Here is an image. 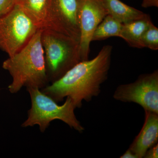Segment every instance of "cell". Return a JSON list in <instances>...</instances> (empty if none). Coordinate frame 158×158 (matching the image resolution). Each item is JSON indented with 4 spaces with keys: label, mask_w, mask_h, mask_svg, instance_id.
Listing matches in <instances>:
<instances>
[{
    "label": "cell",
    "mask_w": 158,
    "mask_h": 158,
    "mask_svg": "<svg viewBox=\"0 0 158 158\" xmlns=\"http://www.w3.org/2000/svg\"><path fill=\"white\" fill-rule=\"evenodd\" d=\"M113 46H103L91 60L79 62L56 81L40 90L57 103L69 97L76 108L82 102H89L101 93V87L107 79L111 65Z\"/></svg>",
    "instance_id": "obj_1"
},
{
    "label": "cell",
    "mask_w": 158,
    "mask_h": 158,
    "mask_svg": "<svg viewBox=\"0 0 158 158\" xmlns=\"http://www.w3.org/2000/svg\"><path fill=\"white\" fill-rule=\"evenodd\" d=\"M41 34L39 29L24 47L3 62L2 68L12 78L8 86L10 93H17L24 87L41 89L48 85Z\"/></svg>",
    "instance_id": "obj_2"
},
{
    "label": "cell",
    "mask_w": 158,
    "mask_h": 158,
    "mask_svg": "<svg viewBox=\"0 0 158 158\" xmlns=\"http://www.w3.org/2000/svg\"><path fill=\"white\" fill-rule=\"evenodd\" d=\"M41 30L47 76L52 83L81 61L79 42L50 29Z\"/></svg>",
    "instance_id": "obj_3"
},
{
    "label": "cell",
    "mask_w": 158,
    "mask_h": 158,
    "mask_svg": "<svg viewBox=\"0 0 158 158\" xmlns=\"http://www.w3.org/2000/svg\"><path fill=\"white\" fill-rule=\"evenodd\" d=\"M27 90L31 96V107L28 113L27 118L22 124L23 127L39 126L40 130L43 133L56 119L62 120L80 133L85 130L74 113L75 106L69 97L62 106L43 93L38 88H28Z\"/></svg>",
    "instance_id": "obj_4"
},
{
    "label": "cell",
    "mask_w": 158,
    "mask_h": 158,
    "mask_svg": "<svg viewBox=\"0 0 158 158\" xmlns=\"http://www.w3.org/2000/svg\"><path fill=\"white\" fill-rule=\"evenodd\" d=\"M39 29L20 6L15 4L11 11L0 17V49L9 57L14 56Z\"/></svg>",
    "instance_id": "obj_5"
},
{
    "label": "cell",
    "mask_w": 158,
    "mask_h": 158,
    "mask_svg": "<svg viewBox=\"0 0 158 158\" xmlns=\"http://www.w3.org/2000/svg\"><path fill=\"white\" fill-rule=\"evenodd\" d=\"M116 100L134 102L144 111L158 114V71L141 75L133 83L118 86L113 95Z\"/></svg>",
    "instance_id": "obj_6"
},
{
    "label": "cell",
    "mask_w": 158,
    "mask_h": 158,
    "mask_svg": "<svg viewBox=\"0 0 158 158\" xmlns=\"http://www.w3.org/2000/svg\"><path fill=\"white\" fill-rule=\"evenodd\" d=\"M80 0H48L42 28L50 29L80 41Z\"/></svg>",
    "instance_id": "obj_7"
},
{
    "label": "cell",
    "mask_w": 158,
    "mask_h": 158,
    "mask_svg": "<svg viewBox=\"0 0 158 158\" xmlns=\"http://www.w3.org/2000/svg\"><path fill=\"white\" fill-rule=\"evenodd\" d=\"M108 14L102 0H80L79 51L81 61L88 60L94 33Z\"/></svg>",
    "instance_id": "obj_8"
},
{
    "label": "cell",
    "mask_w": 158,
    "mask_h": 158,
    "mask_svg": "<svg viewBox=\"0 0 158 158\" xmlns=\"http://www.w3.org/2000/svg\"><path fill=\"white\" fill-rule=\"evenodd\" d=\"M144 112L143 127L129 148L138 158H144L148 150L158 143V114Z\"/></svg>",
    "instance_id": "obj_9"
},
{
    "label": "cell",
    "mask_w": 158,
    "mask_h": 158,
    "mask_svg": "<svg viewBox=\"0 0 158 158\" xmlns=\"http://www.w3.org/2000/svg\"><path fill=\"white\" fill-rule=\"evenodd\" d=\"M108 14L122 24L143 18L147 14L120 0H102Z\"/></svg>",
    "instance_id": "obj_10"
},
{
    "label": "cell",
    "mask_w": 158,
    "mask_h": 158,
    "mask_svg": "<svg viewBox=\"0 0 158 158\" xmlns=\"http://www.w3.org/2000/svg\"><path fill=\"white\" fill-rule=\"evenodd\" d=\"M152 22L149 15L141 19L122 24L121 38L132 47L141 48V37Z\"/></svg>",
    "instance_id": "obj_11"
},
{
    "label": "cell",
    "mask_w": 158,
    "mask_h": 158,
    "mask_svg": "<svg viewBox=\"0 0 158 158\" xmlns=\"http://www.w3.org/2000/svg\"><path fill=\"white\" fill-rule=\"evenodd\" d=\"M25 13L38 27L42 28L47 11L48 0H17Z\"/></svg>",
    "instance_id": "obj_12"
},
{
    "label": "cell",
    "mask_w": 158,
    "mask_h": 158,
    "mask_svg": "<svg viewBox=\"0 0 158 158\" xmlns=\"http://www.w3.org/2000/svg\"><path fill=\"white\" fill-rule=\"evenodd\" d=\"M122 24L108 14L94 31L92 41L104 40L111 37L121 38Z\"/></svg>",
    "instance_id": "obj_13"
},
{
    "label": "cell",
    "mask_w": 158,
    "mask_h": 158,
    "mask_svg": "<svg viewBox=\"0 0 158 158\" xmlns=\"http://www.w3.org/2000/svg\"><path fill=\"white\" fill-rule=\"evenodd\" d=\"M141 48H147L152 50H158V28L151 23L141 37Z\"/></svg>",
    "instance_id": "obj_14"
},
{
    "label": "cell",
    "mask_w": 158,
    "mask_h": 158,
    "mask_svg": "<svg viewBox=\"0 0 158 158\" xmlns=\"http://www.w3.org/2000/svg\"><path fill=\"white\" fill-rule=\"evenodd\" d=\"M17 0H0V17L11 11Z\"/></svg>",
    "instance_id": "obj_15"
},
{
    "label": "cell",
    "mask_w": 158,
    "mask_h": 158,
    "mask_svg": "<svg viewBox=\"0 0 158 158\" xmlns=\"http://www.w3.org/2000/svg\"><path fill=\"white\" fill-rule=\"evenodd\" d=\"M145 158H158V144L157 143L148 150L144 157Z\"/></svg>",
    "instance_id": "obj_16"
},
{
    "label": "cell",
    "mask_w": 158,
    "mask_h": 158,
    "mask_svg": "<svg viewBox=\"0 0 158 158\" xmlns=\"http://www.w3.org/2000/svg\"><path fill=\"white\" fill-rule=\"evenodd\" d=\"M141 6L144 8L158 7V0H142Z\"/></svg>",
    "instance_id": "obj_17"
},
{
    "label": "cell",
    "mask_w": 158,
    "mask_h": 158,
    "mask_svg": "<svg viewBox=\"0 0 158 158\" xmlns=\"http://www.w3.org/2000/svg\"><path fill=\"white\" fill-rule=\"evenodd\" d=\"M121 158H138L135 154L128 148L123 155L120 157Z\"/></svg>",
    "instance_id": "obj_18"
}]
</instances>
